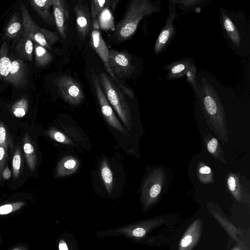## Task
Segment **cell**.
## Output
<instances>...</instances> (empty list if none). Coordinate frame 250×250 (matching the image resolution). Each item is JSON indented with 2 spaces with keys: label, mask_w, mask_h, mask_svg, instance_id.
Returning <instances> with one entry per match:
<instances>
[{
  "label": "cell",
  "mask_w": 250,
  "mask_h": 250,
  "mask_svg": "<svg viewBox=\"0 0 250 250\" xmlns=\"http://www.w3.org/2000/svg\"><path fill=\"white\" fill-rule=\"evenodd\" d=\"M109 7H105L100 14L98 19L99 26L100 28L104 30L114 31L115 25L114 18Z\"/></svg>",
  "instance_id": "23"
},
{
  "label": "cell",
  "mask_w": 250,
  "mask_h": 250,
  "mask_svg": "<svg viewBox=\"0 0 250 250\" xmlns=\"http://www.w3.org/2000/svg\"><path fill=\"white\" fill-rule=\"evenodd\" d=\"M184 69L185 65L183 64H180L173 67L171 70V72L173 74H177L182 71Z\"/></svg>",
  "instance_id": "39"
},
{
  "label": "cell",
  "mask_w": 250,
  "mask_h": 250,
  "mask_svg": "<svg viewBox=\"0 0 250 250\" xmlns=\"http://www.w3.org/2000/svg\"><path fill=\"white\" fill-rule=\"evenodd\" d=\"M158 172L153 171L148 176L142 188L141 202L144 209H147L157 200L162 189Z\"/></svg>",
  "instance_id": "10"
},
{
  "label": "cell",
  "mask_w": 250,
  "mask_h": 250,
  "mask_svg": "<svg viewBox=\"0 0 250 250\" xmlns=\"http://www.w3.org/2000/svg\"><path fill=\"white\" fill-rule=\"evenodd\" d=\"M108 63L112 73L119 80L128 78L134 69L130 55L125 51L109 49Z\"/></svg>",
  "instance_id": "6"
},
{
  "label": "cell",
  "mask_w": 250,
  "mask_h": 250,
  "mask_svg": "<svg viewBox=\"0 0 250 250\" xmlns=\"http://www.w3.org/2000/svg\"><path fill=\"white\" fill-rule=\"evenodd\" d=\"M15 51L19 59L22 61H32L34 52L33 41L21 34L18 40Z\"/></svg>",
  "instance_id": "15"
},
{
  "label": "cell",
  "mask_w": 250,
  "mask_h": 250,
  "mask_svg": "<svg viewBox=\"0 0 250 250\" xmlns=\"http://www.w3.org/2000/svg\"><path fill=\"white\" fill-rule=\"evenodd\" d=\"M24 204V202H17L0 206V215H6L16 211Z\"/></svg>",
  "instance_id": "28"
},
{
  "label": "cell",
  "mask_w": 250,
  "mask_h": 250,
  "mask_svg": "<svg viewBox=\"0 0 250 250\" xmlns=\"http://www.w3.org/2000/svg\"><path fill=\"white\" fill-rule=\"evenodd\" d=\"M8 149L0 146V179L2 177V173L5 168L7 158Z\"/></svg>",
  "instance_id": "33"
},
{
  "label": "cell",
  "mask_w": 250,
  "mask_h": 250,
  "mask_svg": "<svg viewBox=\"0 0 250 250\" xmlns=\"http://www.w3.org/2000/svg\"><path fill=\"white\" fill-rule=\"evenodd\" d=\"M21 16L23 24L22 35L31 39L33 42L48 50L51 49L38 26L31 17L26 6L22 2L20 4Z\"/></svg>",
  "instance_id": "8"
},
{
  "label": "cell",
  "mask_w": 250,
  "mask_h": 250,
  "mask_svg": "<svg viewBox=\"0 0 250 250\" xmlns=\"http://www.w3.org/2000/svg\"><path fill=\"white\" fill-rule=\"evenodd\" d=\"M11 176V172L8 167H6L2 173V177L5 180L9 179Z\"/></svg>",
  "instance_id": "38"
},
{
  "label": "cell",
  "mask_w": 250,
  "mask_h": 250,
  "mask_svg": "<svg viewBox=\"0 0 250 250\" xmlns=\"http://www.w3.org/2000/svg\"><path fill=\"white\" fill-rule=\"evenodd\" d=\"M232 250H242L239 247H236L234 249H233Z\"/></svg>",
  "instance_id": "40"
},
{
  "label": "cell",
  "mask_w": 250,
  "mask_h": 250,
  "mask_svg": "<svg viewBox=\"0 0 250 250\" xmlns=\"http://www.w3.org/2000/svg\"><path fill=\"white\" fill-rule=\"evenodd\" d=\"M149 2L146 0H133L128 4L123 18L116 25L114 38L119 43L129 40L136 32L142 19L152 12Z\"/></svg>",
  "instance_id": "1"
},
{
  "label": "cell",
  "mask_w": 250,
  "mask_h": 250,
  "mask_svg": "<svg viewBox=\"0 0 250 250\" xmlns=\"http://www.w3.org/2000/svg\"><path fill=\"white\" fill-rule=\"evenodd\" d=\"M92 79L101 111L105 120L111 127L124 135H128V133L120 123L105 97L100 84L98 76L93 74Z\"/></svg>",
  "instance_id": "7"
},
{
  "label": "cell",
  "mask_w": 250,
  "mask_h": 250,
  "mask_svg": "<svg viewBox=\"0 0 250 250\" xmlns=\"http://www.w3.org/2000/svg\"><path fill=\"white\" fill-rule=\"evenodd\" d=\"M227 183L229 189L235 198L239 202H243V196L237 179L233 176H230L228 178Z\"/></svg>",
  "instance_id": "25"
},
{
  "label": "cell",
  "mask_w": 250,
  "mask_h": 250,
  "mask_svg": "<svg viewBox=\"0 0 250 250\" xmlns=\"http://www.w3.org/2000/svg\"><path fill=\"white\" fill-rule=\"evenodd\" d=\"M213 215L216 218L218 222L222 225V226L228 231V232L231 234V236L235 239L237 242H239V240L235 233V227L231 225L227 220H225L223 217H220L216 213H213Z\"/></svg>",
  "instance_id": "29"
},
{
  "label": "cell",
  "mask_w": 250,
  "mask_h": 250,
  "mask_svg": "<svg viewBox=\"0 0 250 250\" xmlns=\"http://www.w3.org/2000/svg\"><path fill=\"white\" fill-rule=\"evenodd\" d=\"M111 0H94L91 1V17L92 26L94 29H100L99 17L102 11L106 7L110 6Z\"/></svg>",
  "instance_id": "19"
},
{
  "label": "cell",
  "mask_w": 250,
  "mask_h": 250,
  "mask_svg": "<svg viewBox=\"0 0 250 250\" xmlns=\"http://www.w3.org/2000/svg\"><path fill=\"white\" fill-rule=\"evenodd\" d=\"M10 145V139L6 128L3 123L0 121V146L8 149Z\"/></svg>",
  "instance_id": "31"
},
{
  "label": "cell",
  "mask_w": 250,
  "mask_h": 250,
  "mask_svg": "<svg viewBox=\"0 0 250 250\" xmlns=\"http://www.w3.org/2000/svg\"><path fill=\"white\" fill-rule=\"evenodd\" d=\"M11 61L8 57V47L4 42L0 50V79L6 77L9 72Z\"/></svg>",
  "instance_id": "21"
},
{
  "label": "cell",
  "mask_w": 250,
  "mask_h": 250,
  "mask_svg": "<svg viewBox=\"0 0 250 250\" xmlns=\"http://www.w3.org/2000/svg\"><path fill=\"white\" fill-rule=\"evenodd\" d=\"M219 145L218 140L215 138H212L208 143L207 147L208 151L217 158V151H219Z\"/></svg>",
  "instance_id": "32"
},
{
  "label": "cell",
  "mask_w": 250,
  "mask_h": 250,
  "mask_svg": "<svg viewBox=\"0 0 250 250\" xmlns=\"http://www.w3.org/2000/svg\"><path fill=\"white\" fill-rule=\"evenodd\" d=\"M22 30V19L18 13H15L5 26V36L9 39H15L21 35Z\"/></svg>",
  "instance_id": "17"
},
{
  "label": "cell",
  "mask_w": 250,
  "mask_h": 250,
  "mask_svg": "<svg viewBox=\"0 0 250 250\" xmlns=\"http://www.w3.org/2000/svg\"><path fill=\"white\" fill-rule=\"evenodd\" d=\"M21 167V154L20 149L17 147L14 152L12 159V170L14 178L18 177Z\"/></svg>",
  "instance_id": "27"
},
{
  "label": "cell",
  "mask_w": 250,
  "mask_h": 250,
  "mask_svg": "<svg viewBox=\"0 0 250 250\" xmlns=\"http://www.w3.org/2000/svg\"><path fill=\"white\" fill-rule=\"evenodd\" d=\"M74 10L78 37L80 41H84L89 35L92 25L91 14L87 4L81 0L76 2Z\"/></svg>",
  "instance_id": "9"
},
{
  "label": "cell",
  "mask_w": 250,
  "mask_h": 250,
  "mask_svg": "<svg viewBox=\"0 0 250 250\" xmlns=\"http://www.w3.org/2000/svg\"><path fill=\"white\" fill-rule=\"evenodd\" d=\"M27 71L23 61L16 59L11 61V65L8 75L4 78L7 83L16 87H25L27 83Z\"/></svg>",
  "instance_id": "13"
},
{
  "label": "cell",
  "mask_w": 250,
  "mask_h": 250,
  "mask_svg": "<svg viewBox=\"0 0 250 250\" xmlns=\"http://www.w3.org/2000/svg\"><path fill=\"white\" fill-rule=\"evenodd\" d=\"M98 77L102 89L111 104L128 131L132 125V117L127 101L123 91L108 74L102 72Z\"/></svg>",
  "instance_id": "2"
},
{
  "label": "cell",
  "mask_w": 250,
  "mask_h": 250,
  "mask_svg": "<svg viewBox=\"0 0 250 250\" xmlns=\"http://www.w3.org/2000/svg\"><path fill=\"white\" fill-rule=\"evenodd\" d=\"M224 25L226 30L228 32H233L234 30V27L233 23L228 18L225 19L224 22Z\"/></svg>",
  "instance_id": "36"
},
{
  "label": "cell",
  "mask_w": 250,
  "mask_h": 250,
  "mask_svg": "<svg viewBox=\"0 0 250 250\" xmlns=\"http://www.w3.org/2000/svg\"><path fill=\"white\" fill-rule=\"evenodd\" d=\"M164 222V219L160 218L147 219L110 230L100 231L99 235L100 236L123 235L130 238L140 239Z\"/></svg>",
  "instance_id": "3"
},
{
  "label": "cell",
  "mask_w": 250,
  "mask_h": 250,
  "mask_svg": "<svg viewBox=\"0 0 250 250\" xmlns=\"http://www.w3.org/2000/svg\"><path fill=\"white\" fill-rule=\"evenodd\" d=\"M79 166L80 162L76 158L72 156H66L58 164L56 177L61 178L71 175L77 170Z\"/></svg>",
  "instance_id": "16"
},
{
  "label": "cell",
  "mask_w": 250,
  "mask_h": 250,
  "mask_svg": "<svg viewBox=\"0 0 250 250\" xmlns=\"http://www.w3.org/2000/svg\"><path fill=\"white\" fill-rule=\"evenodd\" d=\"M59 250H72L68 242L63 239H60L58 243Z\"/></svg>",
  "instance_id": "35"
},
{
  "label": "cell",
  "mask_w": 250,
  "mask_h": 250,
  "mask_svg": "<svg viewBox=\"0 0 250 250\" xmlns=\"http://www.w3.org/2000/svg\"><path fill=\"white\" fill-rule=\"evenodd\" d=\"M40 30L43 35L48 44L51 46L58 42L60 39L57 32H52L44 28L40 27Z\"/></svg>",
  "instance_id": "30"
},
{
  "label": "cell",
  "mask_w": 250,
  "mask_h": 250,
  "mask_svg": "<svg viewBox=\"0 0 250 250\" xmlns=\"http://www.w3.org/2000/svg\"><path fill=\"white\" fill-rule=\"evenodd\" d=\"M19 250V249H14V250Z\"/></svg>",
  "instance_id": "41"
},
{
  "label": "cell",
  "mask_w": 250,
  "mask_h": 250,
  "mask_svg": "<svg viewBox=\"0 0 250 250\" xmlns=\"http://www.w3.org/2000/svg\"><path fill=\"white\" fill-rule=\"evenodd\" d=\"M35 62L38 67H43L48 65L53 60V56L49 51L36 42H33Z\"/></svg>",
  "instance_id": "18"
},
{
  "label": "cell",
  "mask_w": 250,
  "mask_h": 250,
  "mask_svg": "<svg viewBox=\"0 0 250 250\" xmlns=\"http://www.w3.org/2000/svg\"><path fill=\"white\" fill-rule=\"evenodd\" d=\"M169 36V31L168 30H165L162 32L158 38L159 43L160 44L165 43L167 42Z\"/></svg>",
  "instance_id": "34"
},
{
  "label": "cell",
  "mask_w": 250,
  "mask_h": 250,
  "mask_svg": "<svg viewBox=\"0 0 250 250\" xmlns=\"http://www.w3.org/2000/svg\"><path fill=\"white\" fill-rule=\"evenodd\" d=\"M202 230V220L200 219L194 220L183 235L177 250H193L200 240Z\"/></svg>",
  "instance_id": "11"
},
{
  "label": "cell",
  "mask_w": 250,
  "mask_h": 250,
  "mask_svg": "<svg viewBox=\"0 0 250 250\" xmlns=\"http://www.w3.org/2000/svg\"><path fill=\"white\" fill-rule=\"evenodd\" d=\"M53 83L60 97L70 104L78 105L83 99L84 93L81 85L69 76L60 75L54 80Z\"/></svg>",
  "instance_id": "5"
},
{
  "label": "cell",
  "mask_w": 250,
  "mask_h": 250,
  "mask_svg": "<svg viewBox=\"0 0 250 250\" xmlns=\"http://www.w3.org/2000/svg\"><path fill=\"white\" fill-rule=\"evenodd\" d=\"M23 148L27 164L31 170L33 171L37 165V155L28 134H25L23 138Z\"/></svg>",
  "instance_id": "20"
},
{
  "label": "cell",
  "mask_w": 250,
  "mask_h": 250,
  "mask_svg": "<svg viewBox=\"0 0 250 250\" xmlns=\"http://www.w3.org/2000/svg\"><path fill=\"white\" fill-rule=\"evenodd\" d=\"M34 10L47 24L55 26L53 14L50 10L53 6V0H32L29 1Z\"/></svg>",
  "instance_id": "14"
},
{
  "label": "cell",
  "mask_w": 250,
  "mask_h": 250,
  "mask_svg": "<svg viewBox=\"0 0 250 250\" xmlns=\"http://www.w3.org/2000/svg\"><path fill=\"white\" fill-rule=\"evenodd\" d=\"M47 134L51 139L59 143L68 145H74L73 142L69 138L54 128H50L47 131Z\"/></svg>",
  "instance_id": "26"
},
{
  "label": "cell",
  "mask_w": 250,
  "mask_h": 250,
  "mask_svg": "<svg viewBox=\"0 0 250 250\" xmlns=\"http://www.w3.org/2000/svg\"><path fill=\"white\" fill-rule=\"evenodd\" d=\"M28 110V101L23 97L17 100L13 105L12 111L13 115L17 118H22L27 113Z\"/></svg>",
  "instance_id": "24"
},
{
  "label": "cell",
  "mask_w": 250,
  "mask_h": 250,
  "mask_svg": "<svg viewBox=\"0 0 250 250\" xmlns=\"http://www.w3.org/2000/svg\"><path fill=\"white\" fill-rule=\"evenodd\" d=\"M101 175L107 192L112 193L113 185V177L111 170L105 159L102 161L101 165Z\"/></svg>",
  "instance_id": "22"
},
{
  "label": "cell",
  "mask_w": 250,
  "mask_h": 250,
  "mask_svg": "<svg viewBox=\"0 0 250 250\" xmlns=\"http://www.w3.org/2000/svg\"><path fill=\"white\" fill-rule=\"evenodd\" d=\"M89 44L91 48L97 53L102 61L105 68L108 73L111 80L119 87L123 92L130 98H133V92L122 82L117 79L112 73L108 65L109 49L103 38L99 30L93 29L90 32Z\"/></svg>",
  "instance_id": "4"
},
{
  "label": "cell",
  "mask_w": 250,
  "mask_h": 250,
  "mask_svg": "<svg viewBox=\"0 0 250 250\" xmlns=\"http://www.w3.org/2000/svg\"><path fill=\"white\" fill-rule=\"evenodd\" d=\"M199 172L201 177L203 175H209L211 173V169L208 166H205L199 168Z\"/></svg>",
  "instance_id": "37"
},
{
  "label": "cell",
  "mask_w": 250,
  "mask_h": 250,
  "mask_svg": "<svg viewBox=\"0 0 250 250\" xmlns=\"http://www.w3.org/2000/svg\"><path fill=\"white\" fill-rule=\"evenodd\" d=\"M53 8L55 26L61 36L65 40L70 17L69 6L64 0H53Z\"/></svg>",
  "instance_id": "12"
}]
</instances>
